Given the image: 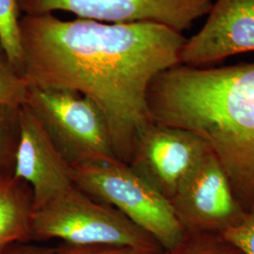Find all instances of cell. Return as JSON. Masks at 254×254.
Here are the masks:
<instances>
[{
  "mask_svg": "<svg viewBox=\"0 0 254 254\" xmlns=\"http://www.w3.org/2000/svg\"><path fill=\"white\" fill-rule=\"evenodd\" d=\"M21 76L27 87L76 91L100 109L114 153L129 164L138 132L152 122L147 91L154 77L180 64L187 38L155 23L109 24L22 15Z\"/></svg>",
  "mask_w": 254,
  "mask_h": 254,
  "instance_id": "6da1fadb",
  "label": "cell"
},
{
  "mask_svg": "<svg viewBox=\"0 0 254 254\" xmlns=\"http://www.w3.org/2000/svg\"><path fill=\"white\" fill-rule=\"evenodd\" d=\"M147 108L152 122L200 136L240 205L254 209V63L173 66L151 82Z\"/></svg>",
  "mask_w": 254,
  "mask_h": 254,
  "instance_id": "7a4b0ae2",
  "label": "cell"
},
{
  "mask_svg": "<svg viewBox=\"0 0 254 254\" xmlns=\"http://www.w3.org/2000/svg\"><path fill=\"white\" fill-rule=\"evenodd\" d=\"M53 239L69 245L164 251L153 236L118 210L93 199L74 185L46 205L33 210L31 242Z\"/></svg>",
  "mask_w": 254,
  "mask_h": 254,
  "instance_id": "3957f363",
  "label": "cell"
},
{
  "mask_svg": "<svg viewBox=\"0 0 254 254\" xmlns=\"http://www.w3.org/2000/svg\"><path fill=\"white\" fill-rule=\"evenodd\" d=\"M73 185L118 210L143 229L164 251L178 245L185 230L171 202L118 158L71 166Z\"/></svg>",
  "mask_w": 254,
  "mask_h": 254,
  "instance_id": "277c9868",
  "label": "cell"
},
{
  "mask_svg": "<svg viewBox=\"0 0 254 254\" xmlns=\"http://www.w3.org/2000/svg\"><path fill=\"white\" fill-rule=\"evenodd\" d=\"M25 104L70 166L117 158L107 120L90 98L69 90L28 87Z\"/></svg>",
  "mask_w": 254,
  "mask_h": 254,
  "instance_id": "5b68a950",
  "label": "cell"
},
{
  "mask_svg": "<svg viewBox=\"0 0 254 254\" xmlns=\"http://www.w3.org/2000/svg\"><path fill=\"white\" fill-rule=\"evenodd\" d=\"M23 15L67 11L109 24L155 23L183 32L208 15L214 0H17Z\"/></svg>",
  "mask_w": 254,
  "mask_h": 254,
  "instance_id": "8992f818",
  "label": "cell"
},
{
  "mask_svg": "<svg viewBox=\"0 0 254 254\" xmlns=\"http://www.w3.org/2000/svg\"><path fill=\"white\" fill-rule=\"evenodd\" d=\"M211 151L195 133L154 122L137 134L129 166L167 200Z\"/></svg>",
  "mask_w": 254,
  "mask_h": 254,
  "instance_id": "52a82bcc",
  "label": "cell"
},
{
  "mask_svg": "<svg viewBox=\"0 0 254 254\" xmlns=\"http://www.w3.org/2000/svg\"><path fill=\"white\" fill-rule=\"evenodd\" d=\"M185 232L222 234L246 212L227 174L211 152L203 156L170 200Z\"/></svg>",
  "mask_w": 254,
  "mask_h": 254,
  "instance_id": "ba28073f",
  "label": "cell"
},
{
  "mask_svg": "<svg viewBox=\"0 0 254 254\" xmlns=\"http://www.w3.org/2000/svg\"><path fill=\"white\" fill-rule=\"evenodd\" d=\"M13 176L30 188L33 210L46 205L73 186L71 166L26 104L19 110Z\"/></svg>",
  "mask_w": 254,
  "mask_h": 254,
  "instance_id": "9c48e42d",
  "label": "cell"
},
{
  "mask_svg": "<svg viewBox=\"0 0 254 254\" xmlns=\"http://www.w3.org/2000/svg\"><path fill=\"white\" fill-rule=\"evenodd\" d=\"M254 52V0H214L203 27L187 39L180 64L194 67Z\"/></svg>",
  "mask_w": 254,
  "mask_h": 254,
  "instance_id": "30bf717a",
  "label": "cell"
},
{
  "mask_svg": "<svg viewBox=\"0 0 254 254\" xmlns=\"http://www.w3.org/2000/svg\"><path fill=\"white\" fill-rule=\"evenodd\" d=\"M32 193L25 182L13 175L0 178V251L31 242Z\"/></svg>",
  "mask_w": 254,
  "mask_h": 254,
  "instance_id": "8fae6325",
  "label": "cell"
},
{
  "mask_svg": "<svg viewBox=\"0 0 254 254\" xmlns=\"http://www.w3.org/2000/svg\"><path fill=\"white\" fill-rule=\"evenodd\" d=\"M21 17L17 0H0V37L9 64L20 75L23 63L19 31Z\"/></svg>",
  "mask_w": 254,
  "mask_h": 254,
  "instance_id": "7c38bea8",
  "label": "cell"
},
{
  "mask_svg": "<svg viewBox=\"0 0 254 254\" xmlns=\"http://www.w3.org/2000/svg\"><path fill=\"white\" fill-rule=\"evenodd\" d=\"M20 107L0 106V178L13 175Z\"/></svg>",
  "mask_w": 254,
  "mask_h": 254,
  "instance_id": "4fadbf2b",
  "label": "cell"
},
{
  "mask_svg": "<svg viewBox=\"0 0 254 254\" xmlns=\"http://www.w3.org/2000/svg\"><path fill=\"white\" fill-rule=\"evenodd\" d=\"M162 254H246L220 234L188 233L181 242Z\"/></svg>",
  "mask_w": 254,
  "mask_h": 254,
  "instance_id": "5bb4252c",
  "label": "cell"
},
{
  "mask_svg": "<svg viewBox=\"0 0 254 254\" xmlns=\"http://www.w3.org/2000/svg\"><path fill=\"white\" fill-rule=\"evenodd\" d=\"M26 82L9 62L0 64V106L21 107L27 100Z\"/></svg>",
  "mask_w": 254,
  "mask_h": 254,
  "instance_id": "9a60e30c",
  "label": "cell"
},
{
  "mask_svg": "<svg viewBox=\"0 0 254 254\" xmlns=\"http://www.w3.org/2000/svg\"><path fill=\"white\" fill-rule=\"evenodd\" d=\"M221 235L246 254H254V209L246 211L235 225Z\"/></svg>",
  "mask_w": 254,
  "mask_h": 254,
  "instance_id": "2e32d148",
  "label": "cell"
},
{
  "mask_svg": "<svg viewBox=\"0 0 254 254\" xmlns=\"http://www.w3.org/2000/svg\"><path fill=\"white\" fill-rule=\"evenodd\" d=\"M164 251H152L127 247L75 246L62 244L54 254H162Z\"/></svg>",
  "mask_w": 254,
  "mask_h": 254,
  "instance_id": "e0dca14e",
  "label": "cell"
},
{
  "mask_svg": "<svg viewBox=\"0 0 254 254\" xmlns=\"http://www.w3.org/2000/svg\"><path fill=\"white\" fill-rule=\"evenodd\" d=\"M57 247L42 245L36 242L18 243L0 251V254H54Z\"/></svg>",
  "mask_w": 254,
  "mask_h": 254,
  "instance_id": "ac0fdd59",
  "label": "cell"
},
{
  "mask_svg": "<svg viewBox=\"0 0 254 254\" xmlns=\"http://www.w3.org/2000/svg\"><path fill=\"white\" fill-rule=\"evenodd\" d=\"M6 62H9V59L7 57V53L5 51V48L3 46L2 40H1V37H0V64H4Z\"/></svg>",
  "mask_w": 254,
  "mask_h": 254,
  "instance_id": "d6986e66",
  "label": "cell"
}]
</instances>
